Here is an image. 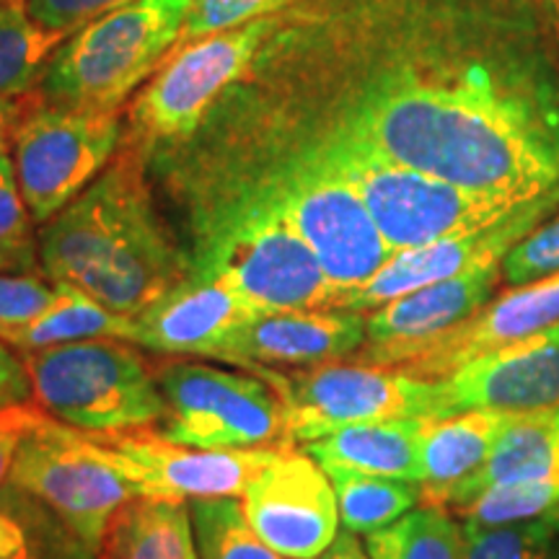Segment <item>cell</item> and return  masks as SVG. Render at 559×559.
Instances as JSON below:
<instances>
[{"mask_svg":"<svg viewBox=\"0 0 559 559\" xmlns=\"http://www.w3.org/2000/svg\"><path fill=\"white\" fill-rule=\"evenodd\" d=\"M559 272V213L551 221L536 226L526 239H521L502 260V280L515 285L557 275Z\"/></svg>","mask_w":559,"mask_h":559,"instance_id":"cell-33","label":"cell"},{"mask_svg":"<svg viewBox=\"0 0 559 559\" xmlns=\"http://www.w3.org/2000/svg\"><path fill=\"white\" fill-rule=\"evenodd\" d=\"M251 528L288 559H317L340 534L332 479L306 451L280 445L241 495Z\"/></svg>","mask_w":559,"mask_h":559,"instance_id":"cell-14","label":"cell"},{"mask_svg":"<svg viewBox=\"0 0 559 559\" xmlns=\"http://www.w3.org/2000/svg\"><path fill=\"white\" fill-rule=\"evenodd\" d=\"M342 128L432 177L508 202L559 185V107L539 91L472 68L451 79L396 73Z\"/></svg>","mask_w":559,"mask_h":559,"instance_id":"cell-1","label":"cell"},{"mask_svg":"<svg viewBox=\"0 0 559 559\" xmlns=\"http://www.w3.org/2000/svg\"><path fill=\"white\" fill-rule=\"evenodd\" d=\"M321 148L360 192L370 218L394 254L469 234L521 205L404 166L345 128L334 130Z\"/></svg>","mask_w":559,"mask_h":559,"instance_id":"cell-6","label":"cell"},{"mask_svg":"<svg viewBox=\"0 0 559 559\" xmlns=\"http://www.w3.org/2000/svg\"><path fill=\"white\" fill-rule=\"evenodd\" d=\"M99 559H200L190 500L132 498L111 515Z\"/></svg>","mask_w":559,"mask_h":559,"instance_id":"cell-24","label":"cell"},{"mask_svg":"<svg viewBox=\"0 0 559 559\" xmlns=\"http://www.w3.org/2000/svg\"><path fill=\"white\" fill-rule=\"evenodd\" d=\"M425 419H381L326 432L306 443V453L324 472H360L376 477L423 481L419 438Z\"/></svg>","mask_w":559,"mask_h":559,"instance_id":"cell-22","label":"cell"},{"mask_svg":"<svg viewBox=\"0 0 559 559\" xmlns=\"http://www.w3.org/2000/svg\"><path fill=\"white\" fill-rule=\"evenodd\" d=\"M39 260L50 283L79 288L124 317H138L190 277L153 207L135 153L107 166L45 223Z\"/></svg>","mask_w":559,"mask_h":559,"instance_id":"cell-2","label":"cell"},{"mask_svg":"<svg viewBox=\"0 0 559 559\" xmlns=\"http://www.w3.org/2000/svg\"><path fill=\"white\" fill-rule=\"evenodd\" d=\"M66 34L39 26L24 0L0 3V96H24L39 86Z\"/></svg>","mask_w":559,"mask_h":559,"instance_id":"cell-27","label":"cell"},{"mask_svg":"<svg viewBox=\"0 0 559 559\" xmlns=\"http://www.w3.org/2000/svg\"><path fill=\"white\" fill-rule=\"evenodd\" d=\"M559 210V185L515 205L502 218L487 223L477 230L449 236L425 247L396 251L373 277L358 288L342 293L337 309L368 313L389 300L404 296L438 280L456 277L485 264H498L521 239L542 226L551 213Z\"/></svg>","mask_w":559,"mask_h":559,"instance_id":"cell-13","label":"cell"},{"mask_svg":"<svg viewBox=\"0 0 559 559\" xmlns=\"http://www.w3.org/2000/svg\"><path fill=\"white\" fill-rule=\"evenodd\" d=\"M200 559H288L251 528L241 498L190 500Z\"/></svg>","mask_w":559,"mask_h":559,"instance_id":"cell-29","label":"cell"},{"mask_svg":"<svg viewBox=\"0 0 559 559\" xmlns=\"http://www.w3.org/2000/svg\"><path fill=\"white\" fill-rule=\"evenodd\" d=\"M24 402H34L29 368H26L24 355H16L9 342L0 340V409Z\"/></svg>","mask_w":559,"mask_h":559,"instance_id":"cell-37","label":"cell"},{"mask_svg":"<svg viewBox=\"0 0 559 559\" xmlns=\"http://www.w3.org/2000/svg\"><path fill=\"white\" fill-rule=\"evenodd\" d=\"M337 495L340 523L353 534H373L386 528L423 500V485L409 479L376 477L360 472H326Z\"/></svg>","mask_w":559,"mask_h":559,"instance_id":"cell-26","label":"cell"},{"mask_svg":"<svg viewBox=\"0 0 559 559\" xmlns=\"http://www.w3.org/2000/svg\"><path fill=\"white\" fill-rule=\"evenodd\" d=\"M366 313L347 309L264 311L230 337L218 358L257 373L260 368H306L358 353Z\"/></svg>","mask_w":559,"mask_h":559,"instance_id":"cell-18","label":"cell"},{"mask_svg":"<svg viewBox=\"0 0 559 559\" xmlns=\"http://www.w3.org/2000/svg\"><path fill=\"white\" fill-rule=\"evenodd\" d=\"M117 111L70 109L34 94L13 135V169L34 223L45 226L107 169L120 145Z\"/></svg>","mask_w":559,"mask_h":559,"instance_id":"cell-11","label":"cell"},{"mask_svg":"<svg viewBox=\"0 0 559 559\" xmlns=\"http://www.w3.org/2000/svg\"><path fill=\"white\" fill-rule=\"evenodd\" d=\"M526 479H559V407L513 412L487 464L453 489L445 506H466L479 492Z\"/></svg>","mask_w":559,"mask_h":559,"instance_id":"cell-23","label":"cell"},{"mask_svg":"<svg viewBox=\"0 0 559 559\" xmlns=\"http://www.w3.org/2000/svg\"><path fill=\"white\" fill-rule=\"evenodd\" d=\"M124 3H130V0H24L26 13L39 26L66 34V37Z\"/></svg>","mask_w":559,"mask_h":559,"instance_id":"cell-35","label":"cell"},{"mask_svg":"<svg viewBox=\"0 0 559 559\" xmlns=\"http://www.w3.org/2000/svg\"><path fill=\"white\" fill-rule=\"evenodd\" d=\"M198 272L221 280L257 311L337 309L340 290L270 187L234 202L210 228Z\"/></svg>","mask_w":559,"mask_h":559,"instance_id":"cell-3","label":"cell"},{"mask_svg":"<svg viewBox=\"0 0 559 559\" xmlns=\"http://www.w3.org/2000/svg\"><path fill=\"white\" fill-rule=\"evenodd\" d=\"M166 400L160 432L194 449L293 445L280 391L251 370L174 360L158 368Z\"/></svg>","mask_w":559,"mask_h":559,"instance_id":"cell-8","label":"cell"},{"mask_svg":"<svg viewBox=\"0 0 559 559\" xmlns=\"http://www.w3.org/2000/svg\"><path fill=\"white\" fill-rule=\"evenodd\" d=\"M502 280V262L438 280L389 300L366 317V342L358 360L370 366H400L417 347L456 330L492 300Z\"/></svg>","mask_w":559,"mask_h":559,"instance_id":"cell-16","label":"cell"},{"mask_svg":"<svg viewBox=\"0 0 559 559\" xmlns=\"http://www.w3.org/2000/svg\"><path fill=\"white\" fill-rule=\"evenodd\" d=\"M267 187L340 296L373 277L394 257L360 192L321 145L288 160Z\"/></svg>","mask_w":559,"mask_h":559,"instance_id":"cell-9","label":"cell"},{"mask_svg":"<svg viewBox=\"0 0 559 559\" xmlns=\"http://www.w3.org/2000/svg\"><path fill=\"white\" fill-rule=\"evenodd\" d=\"M0 3H9V0H0Z\"/></svg>","mask_w":559,"mask_h":559,"instance_id":"cell-42","label":"cell"},{"mask_svg":"<svg viewBox=\"0 0 559 559\" xmlns=\"http://www.w3.org/2000/svg\"><path fill=\"white\" fill-rule=\"evenodd\" d=\"M96 438L117 453L122 472L135 481L140 495L171 500L241 498L251 477L270 464L280 449H194L151 425Z\"/></svg>","mask_w":559,"mask_h":559,"instance_id":"cell-15","label":"cell"},{"mask_svg":"<svg viewBox=\"0 0 559 559\" xmlns=\"http://www.w3.org/2000/svg\"><path fill=\"white\" fill-rule=\"evenodd\" d=\"M32 91L24 96H0V156L11 151L13 135H16L19 120L29 107Z\"/></svg>","mask_w":559,"mask_h":559,"instance_id":"cell-39","label":"cell"},{"mask_svg":"<svg viewBox=\"0 0 559 559\" xmlns=\"http://www.w3.org/2000/svg\"><path fill=\"white\" fill-rule=\"evenodd\" d=\"M370 559H464V526L443 506L409 510L400 521L366 536Z\"/></svg>","mask_w":559,"mask_h":559,"instance_id":"cell-28","label":"cell"},{"mask_svg":"<svg viewBox=\"0 0 559 559\" xmlns=\"http://www.w3.org/2000/svg\"><path fill=\"white\" fill-rule=\"evenodd\" d=\"M257 376H264L283 396L290 443H309L345 425L443 417L440 381L423 379L402 366L321 362L293 373L262 368Z\"/></svg>","mask_w":559,"mask_h":559,"instance_id":"cell-10","label":"cell"},{"mask_svg":"<svg viewBox=\"0 0 559 559\" xmlns=\"http://www.w3.org/2000/svg\"><path fill=\"white\" fill-rule=\"evenodd\" d=\"M257 313L226 283L194 272L138 313L135 345L160 355L215 360L223 345Z\"/></svg>","mask_w":559,"mask_h":559,"instance_id":"cell-20","label":"cell"},{"mask_svg":"<svg viewBox=\"0 0 559 559\" xmlns=\"http://www.w3.org/2000/svg\"><path fill=\"white\" fill-rule=\"evenodd\" d=\"M293 0H192L179 45L210 37V34L236 29L251 21L270 19Z\"/></svg>","mask_w":559,"mask_h":559,"instance_id":"cell-32","label":"cell"},{"mask_svg":"<svg viewBox=\"0 0 559 559\" xmlns=\"http://www.w3.org/2000/svg\"><path fill=\"white\" fill-rule=\"evenodd\" d=\"M192 0H130L81 26L39 81L47 104L117 111L179 45Z\"/></svg>","mask_w":559,"mask_h":559,"instance_id":"cell-4","label":"cell"},{"mask_svg":"<svg viewBox=\"0 0 559 559\" xmlns=\"http://www.w3.org/2000/svg\"><path fill=\"white\" fill-rule=\"evenodd\" d=\"M9 479L47 502L91 551L99 549L111 515L140 498L107 443L50 415L19 443Z\"/></svg>","mask_w":559,"mask_h":559,"instance_id":"cell-7","label":"cell"},{"mask_svg":"<svg viewBox=\"0 0 559 559\" xmlns=\"http://www.w3.org/2000/svg\"><path fill=\"white\" fill-rule=\"evenodd\" d=\"M559 324L557 275L515 285L506 296L492 298L469 321L409 353L402 368L423 379H445L453 370L513 342L534 337Z\"/></svg>","mask_w":559,"mask_h":559,"instance_id":"cell-19","label":"cell"},{"mask_svg":"<svg viewBox=\"0 0 559 559\" xmlns=\"http://www.w3.org/2000/svg\"><path fill=\"white\" fill-rule=\"evenodd\" d=\"M0 559H45V551L32 531L3 508H0Z\"/></svg>","mask_w":559,"mask_h":559,"instance_id":"cell-38","label":"cell"},{"mask_svg":"<svg viewBox=\"0 0 559 559\" xmlns=\"http://www.w3.org/2000/svg\"><path fill=\"white\" fill-rule=\"evenodd\" d=\"M317 559H370L368 551L362 544L358 542V534H353V531H340L337 539H334L330 547H326L324 551Z\"/></svg>","mask_w":559,"mask_h":559,"instance_id":"cell-40","label":"cell"},{"mask_svg":"<svg viewBox=\"0 0 559 559\" xmlns=\"http://www.w3.org/2000/svg\"><path fill=\"white\" fill-rule=\"evenodd\" d=\"M275 29L270 16L174 47L132 104V128L148 140L190 135Z\"/></svg>","mask_w":559,"mask_h":559,"instance_id":"cell-12","label":"cell"},{"mask_svg":"<svg viewBox=\"0 0 559 559\" xmlns=\"http://www.w3.org/2000/svg\"><path fill=\"white\" fill-rule=\"evenodd\" d=\"M45 417L47 412L37 402L13 404L9 409H0V485H3V479H9L19 443Z\"/></svg>","mask_w":559,"mask_h":559,"instance_id":"cell-36","label":"cell"},{"mask_svg":"<svg viewBox=\"0 0 559 559\" xmlns=\"http://www.w3.org/2000/svg\"><path fill=\"white\" fill-rule=\"evenodd\" d=\"M135 317L111 311L79 288L58 285V298L50 309L24 330L11 332L3 342H9L19 353H37V349L86 340H124L135 345Z\"/></svg>","mask_w":559,"mask_h":559,"instance_id":"cell-25","label":"cell"},{"mask_svg":"<svg viewBox=\"0 0 559 559\" xmlns=\"http://www.w3.org/2000/svg\"><path fill=\"white\" fill-rule=\"evenodd\" d=\"M547 5H549L551 16H555V24H557V29H559V0H547Z\"/></svg>","mask_w":559,"mask_h":559,"instance_id":"cell-41","label":"cell"},{"mask_svg":"<svg viewBox=\"0 0 559 559\" xmlns=\"http://www.w3.org/2000/svg\"><path fill=\"white\" fill-rule=\"evenodd\" d=\"M39 262L34 218L21 194L11 153H5L0 156V272L37 275Z\"/></svg>","mask_w":559,"mask_h":559,"instance_id":"cell-31","label":"cell"},{"mask_svg":"<svg viewBox=\"0 0 559 559\" xmlns=\"http://www.w3.org/2000/svg\"><path fill=\"white\" fill-rule=\"evenodd\" d=\"M510 415L513 412L466 409L425 419L419 438V485L428 506L445 508L453 489L487 464Z\"/></svg>","mask_w":559,"mask_h":559,"instance_id":"cell-21","label":"cell"},{"mask_svg":"<svg viewBox=\"0 0 559 559\" xmlns=\"http://www.w3.org/2000/svg\"><path fill=\"white\" fill-rule=\"evenodd\" d=\"M438 381L443 417L466 409L559 407V324L479 355Z\"/></svg>","mask_w":559,"mask_h":559,"instance_id":"cell-17","label":"cell"},{"mask_svg":"<svg viewBox=\"0 0 559 559\" xmlns=\"http://www.w3.org/2000/svg\"><path fill=\"white\" fill-rule=\"evenodd\" d=\"M24 355L34 402L81 432H124L166 417L158 368L124 340H86Z\"/></svg>","mask_w":559,"mask_h":559,"instance_id":"cell-5","label":"cell"},{"mask_svg":"<svg viewBox=\"0 0 559 559\" xmlns=\"http://www.w3.org/2000/svg\"><path fill=\"white\" fill-rule=\"evenodd\" d=\"M472 526H510L559 513V479H526L495 485L459 508Z\"/></svg>","mask_w":559,"mask_h":559,"instance_id":"cell-30","label":"cell"},{"mask_svg":"<svg viewBox=\"0 0 559 559\" xmlns=\"http://www.w3.org/2000/svg\"><path fill=\"white\" fill-rule=\"evenodd\" d=\"M58 298V285L41 275H0V340L39 319Z\"/></svg>","mask_w":559,"mask_h":559,"instance_id":"cell-34","label":"cell"}]
</instances>
